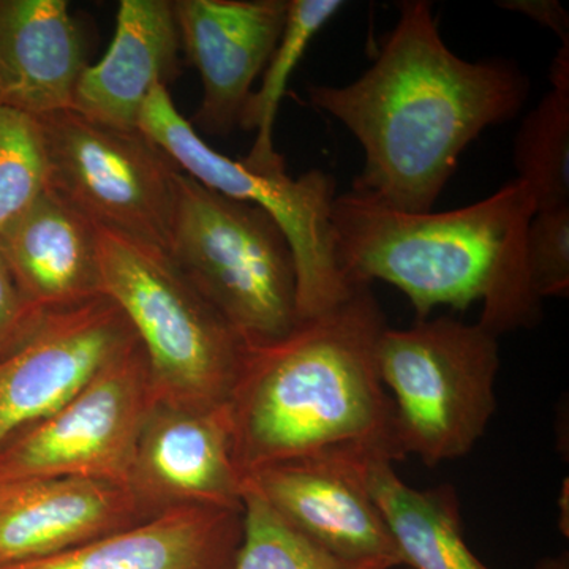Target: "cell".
I'll return each instance as SVG.
<instances>
[{
  "mask_svg": "<svg viewBox=\"0 0 569 569\" xmlns=\"http://www.w3.org/2000/svg\"><path fill=\"white\" fill-rule=\"evenodd\" d=\"M529 89L515 63L455 54L432 3L406 0L376 62L358 80L310 84L307 92L365 151L351 190L397 211L430 212L468 144L515 118Z\"/></svg>",
  "mask_w": 569,
  "mask_h": 569,
  "instance_id": "6da1fadb",
  "label": "cell"
},
{
  "mask_svg": "<svg viewBox=\"0 0 569 569\" xmlns=\"http://www.w3.org/2000/svg\"><path fill=\"white\" fill-rule=\"evenodd\" d=\"M537 213L519 179L485 200L445 212H403L369 194H337L332 250L350 288L381 280L399 288L418 320L436 307L482 302L478 323L500 337L541 320L531 290L526 238Z\"/></svg>",
  "mask_w": 569,
  "mask_h": 569,
  "instance_id": "3957f363",
  "label": "cell"
},
{
  "mask_svg": "<svg viewBox=\"0 0 569 569\" xmlns=\"http://www.w3.org/2000/svg\"><path fill=\"white\" fill-rule=\"evenodd\" d=\"M181 47L203 86L193 129L228 137L274 52L288 0H173Z\"/></svg>",
  "mask_w": 569,
  "mask_h": 569,
  "instance_id": "7c38bea8",
  "label": "cell"
},
{
  "mask_svg": "<svg viewBox=\"0 0 569 569\" xmlns=\"http://www.w3.org/2000/svg\"><path fill=\"white\" fill-rule=\"evenodd\" d=\"M342 0H288L287 22L268 66L261 73V84L252 93L242 112L239 129L254 132L252 149L244 163L258 170L283 168L284 160L274 148V123L288 82L305 58L307 48L318 32L343 9Z\"/></svg>",
  "mask_w": 569,
  "mask_h": 569,
  "instance_id": "ffe728a7",
  "label": "cell"
},
{
  "mask_svg": "<svg viewBox=\"0 0 569 569\" xmlns=\"http://www.w3.org/2000/svg\"><path fill=\"white\" fill-rule=\"evenodd\" d=\"M159 515L133 488L102 479L0 481V565L44 559Z\"/></svg>",
  "mask_w": 569,
  "mask_h": 569,
  "instance_id": "5bb4252c",
  "label": "cell"
},
{
  "mask_svg": "<svg viewBox=\"0 0 569 569\" xmlns=\"http://www.w3.org/2000/svg\"><path fill=\"white\" fill-rule=\"evenodd\" d=\"M181 50L173 0H121L110 48L82 71L71 111L134 132L153 89L181 73Z\"/></svg>",
  "mask_w": 569,
  "mask_h": 569,
  "instance_id": "9a60e30c",
  "label": "cell"
},
{
  "mask_svg": "<svg viewBox=\"0 0 569 569\" xmlns=\"http://www.w3.org/2000/svg\"><path fill=\"white\" fill-rule=\"evenodd\" d=\"M130 486L159 512L186 505L242 511L244 477L234 460L227 403H156L142 427Z\"/></svg>",
  "mask_w": 569,
  "mask_h": 569,
  "instance_id": "4fadbf2b",
  "label": "cell"
},
{
  "mask_svg": "<svg viewBox=\"0 0 569 569\" xmlns=\"http://www.w3.org/2000/svg\"><path fill=\"white\" fill-rule=\"evenodd\" d=\"M241 538L242 511L186 505L66 552L0 569H231Z\"/></svg>",
  "mask_w": 569,
  "mask_h": 569,
  "instance_id": "ac0fdd59",
  "label": "cell"
},
{
  "mask_svg": "<svg viewBox=\"0 0 569 569\" xmlns=\"http://www.w3.org/2000/svg\"><path fill=\"white\" fill-rule=\"evenodd\" d=\"M549 80L552 89L569 91V43L561 44L556 59L550 63Z\"/></svg>",
  "mask_w": 569,
  "mask_h": 569,
  "instance_id": "4316f807",
  "label": "cell"
},
{
  "mask_svg": "<svg viewBox=\"0 0 569 569\" xmlns=\"http://www.w3.org/2000/svg\"><path fill=\"white\" fill-rule=\"evenodd\" d=\"M0 247L21 290L47 312L103 295L97 227L51 187L0 231Z\"/></svg>",
  "mask_w": 569,
  "mask_h": 569,
  "instance_id": "e0dca14e",
  "label": "cell"
},
{
  "mask_svg": "<svg viewBox=\"0 0 569 569\" xmlns=\"http://www.w3.org/2000/svg\"><path fill=\"white\" fill-rule=\"evenodd\" d=\"M103 295L140 340L156 403L211 408L230 399L247 346L167 250L97 227Z\"/></svg>",
  "mask_w": 569,
  "mask_h": 569,
  "instance_id": "277c9868",
  "label": "cell"
},
{
  "mask_svg": "<svg viewBox=\"0 0 569 569\" xmlns=\"http://www.w3.org/2000/svg\"><path fill=\"white\" fill-rule=\"evenodd\" d=\"M48 179L96 227L167 250L181 168L140 130L111 129L66 110L39 118Z\"/></svg>",
  "mask_w": 569,
  "mask_h": 569,
  "instance_id": "ba28073f",
  "label": "cell"
},
{
  "mask_svg": "<svg viewBox=\"0 0 569 569\" xmlns=\"http://www.w3.org/2000/svg\"><path fill=\"white\" fill-rule=\"evenodd\" d=\"M47 313L21 290L0 247V361L31 339Z\"/></svg>",
  "mask_w": 569,
  "mask_h": 569,
  "instance_id": "d4e9b609",
  "label": "cell"
},
{
  "mask_svg": "<svg viewBox=\"0 0 569 569\" xmlns=\"http://www.w3.org/2000/svg\"><path fill=\"white\" fill-rule=\"evenodd\" d=\"M168 254L247 348L298 325V279L287 236L263 209L179 171Z\"/></svg>",
  "mask_w": 569,
  "mask_h": 569,
  "instance_id": "5b68a950",
  "label": "cell"
},
{
  "mask_svg": "<svg viewBox=\"0 0 569 569\" xmlns=\"http://www.w3.org/2000/svg\"><path fill=\"white\" fill-rule=\"evenodd\" d=\"M88 56L66 0H0V102L33 118L71 110Z\"/></svg>",
  "mask_w": 569,
  "mask_h": 569,
  "instance_id": "2e32d148",
  "label": "cell"
},
{
  "mask_svg": "<svg viewBox=\"0 0 569 569\" xmlns=\"http://www.w3.org/2000/svg\"><path fill=\"white\" fill-rule=\"evenodd\" d=\"M134 342L132 325L107 295L48 312L31 339L0 361V447L66 406Z\"/></svg>",
  "mask_w": 569,
  "mask_h": 569,
  "instance_id": "30bf717a",
  "label": "cell"
},
{
  "mask_svg": "<svg viewBox=\"0 0 569 569\" xmlns=\"http://www.w3.org/2000/svg\"><path fill=\"white\" fill-rule=\"evenodd\" d=\"M388 560H350L317 545L244 478L242 538L231 569H396Z\"/></svg>",
  "mask_w": 569,
  "mask_h": 569,
  "instance_id": "44dd1931",
  "label": "cell"
},
{
  "mask_svg": "<svg viewBox=\"0 0 569 569\" xmlns=\"http://www.w3.org/2000/svg\"><path fill=\"white\" fill-rule=\"evenodd\" d=\"M362 451H332L261 468L246 479L288 523L350 560L402 567L395 539L369 488Z\"/></svg>",
  "mask_w": 569,
  "mask_h": 569,
  "instance_id": "8fae6325",
  "label": "cell"
},
{
  "mask_svg": "<svg viewBox=\"0 0 569 569\" xmlns=\"http://www.w3.org/2000/svg\"><path fill=\"white\" fill-rule=\"evenodd\" d=\"M515 167L537 212L569 208V91L550 89L520 123Z\"/></svg>",
  "mask_w": 569,
  "mask_h": 569,
  "instance_id": "7402d4cb",
  "label": "cell"
},
{
  "mask_svg": "<svg viewBox=\"0 0 569 569\" xmlns=\"http://www.w3.org/2000/svg\"><path fill=\"white\" fill-rule=\"evenodd\" d=\"M153 406L148 358L138 340L66 406L0 447V481L71 477L130 486Z\"/></svg>",
  "mask_w": 569,
  "mask_h": 569,
  "instance_id": "9c48e42d",
  "label": "cell"
},
{
  "mask_svg": "<svg viewBox=\"0 0 569 569\" xmlns=\"http://www.w3.org/2000/svg\"><path fill=\"white\" fill-rule=\"evenodd\" d=\"M377 362L403 456L436 467L477 447L497 408V336L451 317L426 318L407 329L387 326Z\"/></svg>",
  "mask_w": 569,
  "mask_h": 569,
  "instance_id": "8992f818",
  "label": "cell"
},
{
  "mask_svg": "<svg viewBox=\"0 0 569 569\" xmlns=\"http://www.w3.org/2000/svg\"><path fill=\"white\" fill-rule=\"evenodd\" d=\"M48 183L47 148L39 118L0 102V231Z\"/></svg>",
  "mask_w": 569,
  "mask_h": 569,
  "instance_id": "603a6c76",
  "label": "cell"
},
{
  "mask_svg": "<svg viewBox=\"0 0 569 569\" xmlns=\"http://www.w3.org/2000/svg\"><path fill=\"white\" fill-rule=\"evenodd\" d=\"M535 569H569L568 552L559 553L556 557H546L538 561Z\"/></svg>",
  "mask_w": 569,
  "mask_h": 569,
  "instance_id": "83f0119b",
  "label": "cell"
},
{
  "mask_svg": "<svg viewBox=\"0 0 569 569\" xmlns=\"http://www.w3.org/2000/svg\"><path fill=\"white\" fill-rule=\"evenodd\" d=\"M138 130L190 178L213 192L258 206L274 219L293 250L298 321L320 316L351 295L355 288L340 274L332 250L331 211L337 194L331 174L310 170L295 179L284 167L258 170L217 152L179 112L164 86L146 100Z\"/></svg>",
  "mask_w": 569,
  "mask_h": 569,
  "instance_id": "52a82bcc",
  "label": "cell"
},
{
  "mask_svg": "<svg viewBox=\"0 0 569 569\" xmlns=\"http://www.w3.org/2000/svg\"><path fill=\"white\" fill-rule=\"evenodd\" d=\"M531 290L539 301L569 293V208L531 217L526 238Z\"/></svg>",
  "mask_w": 569,
  "mask_h": 569,
  "instance_id": "cb8c5ba5",
  "label": "cell"
},
{
  "mask_svg": "<svg viewBox=\"0 0 569 569\" xmlns=\"http://www.w3.org/2000/svg\"><path fill=\"white\" fill-rule=\"evenodd\" d=\"M497 6L530 18L542 28L556 33L561 44L569 43L568 11L557 0H501Z\"/></svg>",
  "mask_w": 569,
  "mask_h": 569,
  "instance_id": "484cf974",
  "label": "cell"
},
{
  "mask_svg": "<svg viewBox=\"0 0 569 569\" xmlns=\"http://www.w3.org/2000/svg\"><path fill=\"white\" fill-rule=\"evenodd\" d=\"M367 479L402 568L490 569L468 546L459 497L451 486L411 488L387 459H373Z\"/></svg>",
  "mask_w": 569,
  "mask_h": 569,
  "instance_id": "d6986e66",
  "label": "cell"
},
{
  "mask_svg": "<svg viewBox=\"0 0 569 569\" xmlns=\"http://www.w3.org/2000/svg\"><path fill=\"white\" fill-rule=\"evenodd\" d=\"M387 326L372 288L361 284L282 339L247 348L227 402L242 477L332 451L406 458L378 372Z\"/></svg>",
  "mask_w": 569,
  "mask_h": 569,
  "instance_id": "7a4b0ae2",
  "label": "cell"
}]
</instances>
